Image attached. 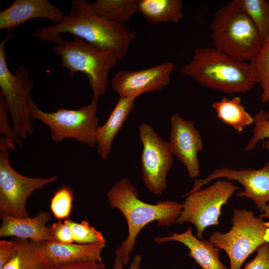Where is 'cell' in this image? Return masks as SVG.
<instances>
[{"instance_id":"4fadbf2b","label":"cell","mask_w":269,"mask_h":269,"mask_svg":"<svg viewBox=\"0 0 269 269\" xmlns=\"http://www.w3.org/2000/svg\"><path fill=\"white\" fill-rule=\"evenodd\" d=\"M174 66L166 62L138 71H119L113 77L111 86L119 96L138 97L167 86Z\"/></svg>"},{"instance_id":"ac0fdd59","label":"cell","mask_w":269,"mask_h":269,"mask_svg":"<svg viewBox=\"0 0 269 269\" xmlns=\"http://www.w3.org/2000/svg\"><path fill=\"white\" fill-rule=\"evenodd\" d=\"M105 247V243H62L53 240L43 242L44 254L53 266L86 260L103 262L101 253Z\"/></svg>"},{"instance_id":"ffe728a7","label":"cell","mask_w":269,"mask_h":269,"mask_svg":"<svg viewBox=\"0 0 269 269\" xmlns=\"http://www.w3.org/2000/svg\"><path fill=\"white\" fill-rule=\"evenodd\" d=\"M15 240L17 244L16 252L1 269H49L53 266L44 254V242Z\"/></svg>"},{"instance_id":"44dd1931","label":"cell","mask_w":269,"mask_h":269,"mask_svg":"<svg viewBox=\"0 0 269 269\" xmlns=\"http://www.w3.org/2000/svg\"><path fill=\"white\" fill-rule=\"evenodd\" d=\"M138 11L153 25L178 23L184 17L181 0H139Z\"/></svg>"},{"instance_id":"484cf974","label":"cell","mask_w":269,"mask_h":269,"mask_svg":"<svg viewBox=\"0 0 269 269\" xmlns=\"http://www.w3.org/2000/svg\"><path fill=\"white\" fill-rule=\"evenodd\" d=\"M74 198L72 190L66 185H62L54 192L50 200V208L56 219H69Z\"/></svg>"},{"instance_id":"5bb4252c","label":"cell","mask_w":269,"mask_h":269,"mask_svg":"<svg viewBox=\"0 0 269 269\" xmlns=\"http://www.w3.org/2000/svg\"><path fill=\"white\" fill-rule=\"evenodd\" d=\"M170 121L168 143L171 151L185 166L190 178H196L200 174L197 154L203 148L200 133L193 121L183 119L178 113L173 114Z\"/></svg>"},{"instance_id":"836d02e7","label":"cell","mask_w":269,"mask_h":269,"mask_svg":"<svg viewBox=\"0 0 269 269\" xmlns=\"http://www.w3.org/2000/svg\"><path fill=\"white\" fill-rule=\"evenodd\" d=\"M15 141L4 136L0 137V149L15 150Z\"/></svg>"},{"instance_id":"8fae6325","label":"cell","mask_w":269,"mask_h":269,"mask_svg":"<svg viewBox=\"0 0 269 269\" xmlns=\"http://www.w3.org/2000/svg\"><path fill=\"white\" fill-rule=\"evenodd\" d=\"M138 130L143 147L142 180L150 192L160 195L166 189L167 176L172 166L173 155L168 141L161 138L150 125L143 123Z\"/></svg>"},{"instance_id":"277c9868","label":"cell","mask_w":269,"mask_h":269,"mask_svg":"<svg viewBox=\"0 0 269 269\" xmlns=\"http://www.w3.org/2000/svg\"><path fill=\"white\" fill-rule=\"evenodd\" d=\"M211 30L214 48L242 61L252 60L263 42L256 26L236 0L229 1L215 12Z\"/></svg>"},{"instance_id":"7c38bea8","label":"cell","mask_w":269,"mask_h":269,"mask_svg":"<svg viewBox=\"0 0 269 269\" xmlns=\"http://www.w3.org/2000/svg\"><path fill=\"white\" fill-rule=\"evenodd\" d=\"M220 178L238 182L244 187V191L237 193L242 197L252 199L262 213L264 207L269 202V160L261 168H244L234 170L227 167L215 169L206 177L195 179L193 192L201 189L211 181Z\"/></svg>"},{"instance_id":"f1b7e54d","label":"cell","mask_w":269,"mask_h":269,"mask_svg":"<svg viewBox=\"0 0 269 269\" xmlns=\"http://www.w3.org/2000/svg\"><path fill=\"white\" fill-rule=\"evenodd\" d=\"M8 109L6 103L0 93V133L4 136L13 139L20 146H22L20 139L9 125L8 122Z\"/></svg>"},{"instance_id":"8992f818","label":"cell","mask_w":269,"mask_h":269,"mask_svg":"<svg viewBox=\"0 0 269 269\" xmlns=\"http://www.w3.org/2000/svg\"><path fill=\"white\" fill-rule=\"evenodd\" d=\"M231 222L232 227L228 232L215 231L209 241L227 254L230 269H241L253 252L269 243V222L246 209L235 210Z\"/></svg>"},{"instance_id":"9a60e30c","label":"cell","mask_w":269,"mask_h":269,"mask_svg":"<svg viewBox=\"0 0 269 269\" xmlns=\"http://www.w3.org/2000/svg\"><path fill=\"white\" fill-rule=\"evenodd\" d=\"M64 12L48 0H14L0 12V30L10 31L29 20L45 18L59 23Z\"/></svg>"},{"instance_id":"4316f807","label":"cell","mask_w":269,"mask_h":269,"mask_svg":"<svg viewBox=\"0 0 269 269\" xmlns=\"http://www.w3.org/2000/svg\"><path fill=\"white\" fill-rule=\"evenodd\" d=\"M64 223L70 228L74 242L80 244L105 243L106 240L103 234L91 226L86 220L77 223L68 219Z\"/></svg>"},{"instance_id":"52a82bcc","label":"cell","mask_w":269,"mask_h":269,"mask_svg":"<svg viewBox=\"0 0 269 269\" xmlns=\"http://www.w3.org/2000/svg\"><path fill=\"white\" fill-rule=\"evenodd\" d=\"M97 110V101L92 100L90 104L78 110L60 108L55 112L48 113L41 110L32 100L29 116L31 120H38L47 126L54 142L73 138L93 147L97 145V131L99 126Z\"/></svg>"},{"instance_id":"e0dca14e","label":"cell","mask_w":269,"mask_h":269,"mask_svg":"<svg viewBox=\"0 0 269 269\" xmlns=\"http://www.w3.org/2000/svg\"><path fill=\"white\" fill-rule=\"evenodd\" d=\"M171 241L186 246L189 250L187 255L192 257L202 269H228L219 258L220 249L209 241L195 237L191 227L182 233H172L170 236L154 239V242L158 244Z\"/></svg>"},{"instance_id":"603a6c76","label":"cell","mask_w":269,"mask_h":269,"mask_svg":"<svg viewBox=\"0 0 269 269\" xmlns=\"http://www.w3.org/2000/svg\"><path fill=\"white\" fill-rule=\"evenodd\" d=\"M138 2L139 0H97L90 3L94 12L101 17L124 24L138 12Z\"/></svg>"},{"instance_id":"83f0119b","label":"cell","mask_w":269,"mask_h":269,"mask_svg":"<svg viewBox=\"0 0 269 269\" xmlns=\"http://www.w3.org/2000/svg\"><path fill=\"white\" fill-rule=\"evenodd\" d=\"M269 105V102L268 103ZM254 118L255 127L253 134L246 145L245 150H251L254 148L259 140L268 138L265 147L269 150V112L265 110H260Z\"/></svg>"},{"instance_id":"5b68a950","label":"cell","mask_w":269,"mask_h":269,"mask_svg":"<svg viewBox=\"0 0 269 269\" xmlns=\"http://www.w3.org/2000/svg\"><path fill=\"white\" fill-rule=\"evenodd\" d=\"M54 44L52 50L60 57L62 66L68 69L69 76L73 78L77 72L85 75L92 91V100L97 101L107 91L109 73L119 60L116 55L78 37L70 40L61 37Z\"/></svg>"},{"instance_id":"7a4b0ae2","label":"cell","mask_w":269,"mask_h":269,"mask_svg":"<svg viewBox=\"0 0 269 269\" xmlns=\"http://www.w3.org/2000/svg\"><path fill=\"white\" fill-rule=\"evenodd\" d=\"M109 205L119 209L128 224V235L115 251L125 266L136 243L140 231L148 224L156 221L159 226H168L176 223L182 209V204L175 201H158L149 204L140 200L136 187L128 179L117 181L107 192Z\"/></svg>"},{"instance_id":"30bf717a","label":"cell","mask_w":269,"mask_h":269,"mask_svg":"<svg viewBox=\"0 0 269 269\" xmlns=\"http://www.w3.org/2000/svg\"><path fill=\"white\" fill-rule=\"evenodd\" d=\"M57 176L29 177L16 171L9 162V150L0 149V215L16 218L30 217L26 202L32 193L55 182Z\"/></svg>"},{"instance_id":"d4e9b609","label":"cell","mask_w":269,"mask_h":269,"mask_svg":"<svg viewBox=\"0 0 269 269\" xmlns=\"http://www.w3.org/2000/svg\"><path fill=\"white\" fill-rule=\"evenodd\" d=\"M251 19L262 40L269 33V0H236Z\"/></svg>"},{"instance_id":"9c48e42d","label":"cell","mask_w":269,"mask_h":269,"mask_svg":"<svg viewBox=\"0 0 269 269\" xmlns=\"http://www.w3.org/2000/svg\"><path fill=\"white\" fill-rule=\"evenodd\" d=\"M239 189L230 181L219 180L205 189L187 193L176 223L193 224L196 228V237L202 239L205 228L219 226L221 207Z\"/></svg>"},{"instance_id":"d6a6232c","label":"cell","mask_w":269,"mask_h":269,"mask_svg":"<svg viewBox=\"0 0 269 269\" xmlns=\"http://www.w3.org/2000/svg\"><path fill=\"white\" fill-rule=\"evenodd\" d=\"M142 258L140 255H136L134 258L128 269H140ZM125 265L122 260L116 257L112 269H124Z\"/></svg>"},{"instance_id":"7402d4cb","label":"cell","mask_w":269,"mask_h":269,"mask_svg":"<svg viewBox=\"0 0 269 269\" xmlns=\"http://www.w3.org/2000/svg\"><path fill=\"white\" fill-rule=\"evenodd\" d=\"M212 107L220 121L238 132H243L245 127L254 123V118L242 105L240 96L232 99L223 98L219 101L213 102Z\"/></svg>"},{"instance_id":"d6986e66","label":"cell","mask_w":269,"mask_h":269,"mask_svg":"<svg viewBox=\"0 0 269 269\" xmlns=\"http://www.w3.org/2000/svg\"><path fill=\"white\" fill-rule=\"evenodd\" d=\"M135 96H119V100L106 122L97 131V149L102 159H106L111 151L115 136L122 128L134 106Z\"/></svg>"},{"instance_id":"cb8c5ba5","label":"cell","mask_w":269,"mask_h":269,"mask_svg":"<svg viewBox=\"0 0 269 269\" xmlns=\"http://www.w3.org/2000/svg\"><path fill=\"white\" fill-rule=\"evenodd\" d=\"M256 83L262 89L261 96L263 103L269 102V33L264 40L259 51L251 60Z\"/></svg>"},{"instance_id":"3957f363","label":"cell","mask_w":269,"mask_h":269,"mask_svg":"<svg viewBox=\"0 0 269 269\" xmlns=\"http://www.w3.org/2000/svg\"><path fill=\"white\" fill-rule=\"evenodd\" d=\"M181 72L200 85L231 95L245 93L256 83L250 62L242 61L215 48H197Z\"/></svg>"},{"instance_id":"f546056e","label":"cell","mask_w":269,"mask_h":269,"mask_svg":"<svg viewBox=\"0 0 269 269\" xmlns=\"http://www.w3.org/2000/svg\"><path fill=\"white\" fill-rule=\"evenodd\" d=\"M256 251V257L243 269H269V243L261 245Z\"/></svg>"},{"instance_id":"1f68e13d","label":"cell","mask_w":269,"mask_h":269,"mask_svg":"<svg viewBox=\"0 0 269 269\" xmlns=\"http://www.w3.org/2000/svg\"><path fill=\"white\" fill-rule=\"evenodd\" d=\"M17 246L15 239L11 241L3 239L0 240V269L13 257Z\"/></svg>"},{"instance_id":"6da1fadb","label":"cell","mask_w":269,"mask_h":269,"mask_svg":"<svg viewBox=\"0 0 269 269\" xmlns=\"http://www.w3.org/2000/svg\"><path fill=\"white\" fill-rule=\"evenodd\" d=\"M80 37L96 47L113 52L119 60L129 51L136 33L125 24H118L97 15L90 2L73 0L68 13L58 23L46 26L34 33L40 40L54 43L63 34Z\"/></svg>"},{"instance_id":"4dcf8cb0","label":"cell","mask_w":269,"mask_h":269,"mask_svg":"<svg viewBox=\"0 0 269 269\" xmlns=\"http://www.w3.org/2000/svg\"><path fill=\"white\" fill-rule=\"evenodd\" d=\"M53 240L62 243H72L74 240L70 228L64 221L58 220L51 225Z\"/></svg>"},{"instance_id":"2e32d148","label":"cell","mask_w":269,"mask_h":269,"mask_svg":"<svg viewBox=\"0 0 269 269\" xmlns=\"http://www.w3.org/2000/svg\"><path fill=\"white\" fill-rule=\"evenodd\" d=\"M0 237H14L20 239L38 242L53 240L51 225V213L39 211L33 217L16 218L0 215Z\"/></svg>"},{"instance_id":"ba28073f","label":"cell","mask_w":269,"mask_h":269,"mask_svg":"<svg viewBox=\"0 0 269 269\" xmlns=\"http://www.w3.org/2000/svg\"><path fill=\"white\" fill-rule=\"evenodd\" d=\"M16 34L8 33L0 42V93L2 95L12 121V129L20 139L33 132L29 116L33 81L24 66L17 67L14 73L9 70L5 57L7 41Z\"/></svg>"},{"instance_id":"e575fe53","label":"cell","mask_w":269,"mask_h":269,"mask_svg":"<svg viewBox=\"0 0 269 269\" xmlns=\"http://www.w3.org/2000/svg\"><path fill=\"white\" fill-rule=\"evenodd\" d=\"M261 218H267L269 219V204H267L263 208V212L260 215Z\"/></svg>"}]
</instances>
